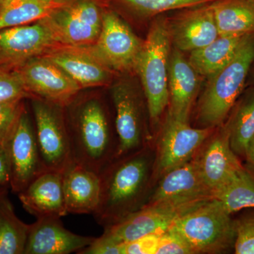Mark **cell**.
<instances>
[{"label": "cell", "instance_id": "e575fe53", "mask_svg": "<svg viewBox=\"0 0 254 254\" xmlns=\"http://www.w3.org/2000/svg\"><path fill=\"white\" fill-rule=\"evenodd\" d=\"M79 254H123V244L100 237L95 238L93 243L78 252Z\"/></svg>", "mask_w": 254, "mask_h": 254}, {"label": "cell", "instance_id": "7c38bea8", "mask_svg": "<svg viewBox=\"0 0 254 254\" xmlns=\"http://www.w3.org/2000/svg\"><path fill=\"white\" fill-rule=\"evenodd\" d=\"M115 110L118 148L115 159L138 151L145 138L143 110L140 95L127 83H119L111 91Z\"/></svg>", "mask_w": 254, "mask_h": 254}, {"label": "cell", "instance_id": "5bb4252c", "mask_svg": "<svg viewBox=\"0 0 254 254\" xmlns=\"http://www.w3.org/2000/svg\"><path fill=\"white\" fill-rule=\"evenodd\" d=\"M58 44L53 30L45 21L0 30V65L24 63Z\"/></svg>", "mask_w": 254, "mask_h": 254}, {"label": "cell", "instance_id": "2e32d148", "mask_svg": "<svg viewBox=\"0 0 254 254\" xmlns=\"http://www.w3.org/2000/svg\"><path fill=\"white\" fill-rule=\"evenodd\" d=\"M95 239L70 232L64 227L60 218L43 217L30 225L24 254L78 253Z\"/></svg>", "mask_w": 254, "mask_h": 254}, {"label": "cell", "instance_id": "836d02e7", "mask_svg": "<svg viewBox=\"0 0 254 254\" xmlns=\"http://www.w3.org/2000/svg\"><path fill=\"white\" fill-rule=\"evenodd\" d=\"M161 233H153L123 244V254H155Z\"/></svg>", "mask_w": 254, "mask_h": 254}, {"label": "cell", "instance_id": "f35d334b", "mask_svg": "<svg viewBox=\"0 0 254 254\" xmlns=\"http://www.w3.org/2000/svg\"><path fill=\"white\" fill-rule=\"evenodd\" d=\"M6 1V0H0V2H1V1Z\"/></svg>", "mask_w": 254, "mask_h": 254}, {"label": "cell", "instance_id": "3957f363", "mask_svg": "<svg viewBox=\"0 0 254 254\" xmlns=\"http://www.w3.org/2000/svg\"><path fill=\"white\" fill-rule=\"evenodd\" d=\"M254 63V34L239 48L228 63L209 77L200 98L198 119L202 127L223 125L247 84Z\"/></svg>", "mask_w": 254, "mask_h": 254}, {"label": "cell", "instance_id": "d6986e66", "mask_svg": "<svg viewBox=\"0 0 254 254\" xmlns=\"http://www.w3.org/2000/svg\"><path fill=\"white\" fill-rule=\"evenodd\" d=\"M18 195L23 208L36 218H62L68 214L64 197L63 174L44 171Z\"/></svg>", "mask_w": 254, "mask_h": 254}, {"label": "cell", "instance_id": "277c9868", "mask_svg": "<svg viewBox=\"0 0 254 254\" xmlns=\"http://www.w3.org/2000/svg\"><path fill=\"white\" fill-rule=\"evenodd\" d=\"M170 28L159 18L150 28L138 56L135 69L141 78L150 122L159 121L170 102L168 66L170 56Z\"/></svg>", "mask_w": 254, "mask_h": 254}, {"label": "cell", "instance_id": "8992f818", "mask_svg": "<svg viewBox=\"0 0 254 254\" xmlns=\"http://www.w3.org/2000/svg\"><path fill=\"white\" fill-rule=\"evenodd\" d=\"M213 198H181L146 203L120 221L105 227L102 235L116 243H126L144 235L162 233L175 220Z\"/></svg>", "mask_w": 254, "mask_h": 254}, {"label": "cell", "instance_id": "ac0fdd59", "mask_svg": "<svg viewBox=\"0 0 254 254\" xmlns=\"http://www.w3.org/2000/svg\"><path fill=\"white\" fill-rule=\"evenodd\" d=\"M42 56L59 66L81 88L103 86L111 77L112 70L91 49L66 47L49 50Z\"/></svg>", "mask_w": 254, "mask_h": 254}, {"label": "cell", "instance_id": "6da1fadb", "mask_svg": "<svg viewBox=\"0 0 254 254\" xmlns=\"http://www.w3.org/2000/svg\"><path fill=\"white\" fill-rule=\"evenodd\" d=\"M64 110L73 161L99 175L115 160L118 148L103 101L76 96Z\"/></svg>", "mask_w": 254, "mask_h": 254}, {"label": "cell", "instance_id": "f546056e", "mask_svg": "<svg viewBox=\"0 0 254 254\" xmlns=\"http://www.w3.org/2000/svg\"><path fill=\"white\" fill-rule=\"evenodd\" d=\"M235 253L254 254V212L244 214L235 220Z\"/></svg>", "mask_w": 254, "mask_h": 254}, {"label": "cell", "instance_id": "52a82bcc", "mask_svg": "<svg viewBox=\"0 0 254 254\" xmlns=\"http://www.w3.org/2000/svg\"><path fill=\"white\" fill-rule=\"evenodd\" d=\"M35 131L45 171L64 174L73 161L64 107L33 98Z\"/></svg>", "mask_w": 254, "mask_h": 254}, {"label": "cell", "instance_id": "e0dca14e", "mask_svg": "<svg viewBox=\"0 0 254 254\" xmlns=\"http://www.w3.org/2000/svg\"><path fill=\"white\" fill-rule=\"evenodd\" d=\"M199 76L180 50L175 48L172 51L168 66V118L189 123L190 110L199 89Z\"/></svg>", "mask_w": 254, "mask_h": 254}, {"label": "cell", "instance_id": "5b68a950", "mask_svg": "<svg viewBox=\"0 0 254 254\" xmlns=\"http://www.w3.org/2000/svg\"><path fill=\"white\" fill-rule=\"evenodd\" d=\"M222 203L211 198L175 220L170 229L176 231L194 254H220L234 248L235 220Z\"/></svg>", "mask_w": 254, "mask_h": 254}, {"label": "cell", "instance_id": "1f68e13d", "mask_svg": "<svg viewBox=\"0 0 254 254\" xmlns=\"http://www.w3.org/2000/svg\"><path fill=\"white\" fill-rule=\"evenodd\" d=\"M31 98L18 75L0 67V101Z\"/></svg>", "mask_w": 254, "mask_h": 254}, {"label": "cell", "instance_id": "d4e9b609", "mask_svg": "<svg viewBox=\"0 0 254 254\" xmlns=\"http://www.w3.org/2000/svg\"><path fill=\"white\" fill-rule=\"evenodd\" d=\"M226 127L230 146L238 157H245L247 144L254 135V88L234 105Z\"/></svg>", "mask_w": 254, "mask_h": 254}, {"label": "cell", "instance_id": "f1b7e54d", "mask_svg": "<svg viewBox=\"0 0 254 254\" xmlns=\"http://www.w3.org/2000/svg\"><path fill=\"white\" fill-rule=\"evenodd\" d=\"M133 9L145 14H155L169 10L205 4L213 0H123Z\"/></svg>", "mask_w": 254, "mask_h": 254}, {"label": "cell", "instance_id": "ab89813d", "mask_svg": "<svg viewBox=\"0 0 254 254\" xmlns=\"http://www.w3.org/2000/svg\"><path fill=\"white\" fill-rule=\"evenodd\" d=\"M253 83H254V77Z\"/></svg>", "mask_w": 254, "mask_h": 254}, {"label": "cell", "instance_id": "cb8c5ba5", "mask_svg": "<svg viewBox=\"0 0 254 254\" xmlns=\"http://www.w3.org/2000/svg\"><path fill=\"white\" fill-rule=\"evenodd\" d=\"M210 6L219 36L254 34V0H216Z\"/></svg>", "mask_w": 254, "mask_h": 254}, {"label": "cell", "instance_id": "4fadbf2b", "mask_svg": "<svg viewBox=\"0 0 254 254\" xmlns=\"http://www.w3.org/2000/svg\"><path fill=\"white\" fill-rule=\"evenodd\" d=\"M214 128H193L186 122L167 118L160 143L157 174L165 175L190 160L213 134Z\"/></svg>", "mask_w": 254, "mask_h": 254}, {"label": "cell", "instance_id": "d590c367", "mask_svg": "<svg viewBox=\"0 0 254 254\" xmlns=\"http://www.w3.org/2000/svg\"><path fill=\"white\" fill-rule=\"evenodd\" d=\"M10 175L9 163L4 145L0 143V188H9Z\"/></svg>", "mask_w": 254, "mask_h": 254}, {"label": "cell", "instance_id": "484cf974", "mask_svg": "<svg viewBox=\"0 0 254 254\" xmlns=\"http://www.w3.org/2000/svg\"><path fill=\"white\" fill-rule=\"evenodd\" d=\"M57 0H6L0 2V30L39 21L62 7Z\"/></svg>", "mask_w": 254, "mask_h": 254}, {"label": "cell", "instance_id": "74e56055", "mask_svg": "<svg viewBox=\"0 0 254 254\" xmlns=\"http://www.w3.org/2000/svg\"><path fill=\"white\" fill-rule=\"evenodd\" d=\"M7 189L0 188V199L4 195H7Z\"/></svg>", "mask_w": 254, "mask_h": 254}, {"label": "cell", "instance_id": "83f0119b", "mask_svg": "<svg viewBox=\"0 0 254 254\" xmlns=\"http://www.w3.org/2000/svg\"><path fill=\"white\" fill-rule=\"evenodd\" d=\"M30 225L14 213L7 195L0 199V254H24Z\"/></svg>", "mask_w": 254, "mask_h": 254}, {"label": "cell", "instance_id": "9a60e30c", "mask_svg": "<svg viewBox=\"0 0 254 254\" xmlns=\"http://www.w3.org/2000/svg\"><path fill=\"white\" fill-rule=\"evenodd\" d=\"M195 160L203 182L212 193L225 186L243 167L230 146L224 124Z\"/></svg>", "mask_w": 254, "mask_h": 254}, {"label": "cell", "instance_id": "9c48e42d", "mask_svg": "<svg viewBox=\"0 0 254 254\" xmlns=\"http://www.w3.org/2000/svg\"><path fill=\"white\" fill-rule=\"evenodd\" d=\"M31 98H37L65 107L80 93L81 87L53 62L35 57L15 71Z\"/></svg>", "mask_w": 254, "mask_h": 254}, {"label": "cell", "instance_id": "44dd1931", "mask_svg": "<svg viewBox=\"0 0 254 254\" xmlns=\"http://www.w3.org/2000/svg\"><path fill=\"white\" fill-rule=\"evenodd\" d=\"M202 197L213 198V193L203 182L196 160L191 158L164 175L147 203Z\"/></svg>", "mask_w": 254, "mask_h": 254}, {"label": "cell", "instance_id": "ba28073f", "mask_svg": "<svg viewBox=\"0 0 254 254\" xmlns=\"http://www.w3.org/2000/svg\"><path fill=\"white\" fill-rule=\"evenodd\" d=\"M2 143L9 163V188L18 194L45 171L26 108Z\"/></svg>", "mask_w": 254, "mask_h": 254}, {"label": "cell", "instance_id": "8fae6325", "mask_svg": "<svg viewBox=\"0 0 254 254\" xmlns=\"http://www.w3.org/2000/svg\"><path fill=\"white\" fill-rule=\"evenodd\" d=\"M102 17L97 5L81 0L60 7L44 18L58 43L65 46H89L95 43L102 27Z\"/></svg>", "mask_w": 254, "mask_h": 254}, {"label": "cell", "instance_id": "ffe728a7", "mask_svg": "<svg viewBox=\"0 0 254 254\" xmlns=\"http://www.w3.org/2000/svg\"><path fill=\"white\" fill-rule=\"evenodd\" d=\"M171 41L180 51H193L208 46L219 36L211 6L192 10L177 18L170 28Z\"/></svg>", "mask_w": 254, "mask_h": 254}, {"label": "cell", "instance_id": "4dcf8cb0", "mask_svg": "<svg viewBox=\"0 0 254 254\" xmlns=\"http://www.w3.org/2000/svg\"><path fill=\"white\" fill-rule=\"evenodd\" d=\"M24 99L0 101V143H3L26 108Z\"/></svg>", "mask_w": 254, "mask_h": 254}, {"label": "cell", "instance_id": "30bf717a", "mask_svg": "<svg viewBox=\"0 0 254 254\" xmlns=\"http://www.w3.org/2000/svg\"><path fill=\"white\" fill-rule=\"evenodd\" d=\"M143 42L121 18L107 12L103 14L101 31L91 50L110 69L125 72L135 69Z\"/></svg>", "mask_w": 254, "mask_h": 254}, {"label": "cell", "instance_id": "7a4b0ae2", "mask_svg": "<svg viewBox=\"0 0 254 254\" xmlns=\"http://www.w3.org/2000/svg\"><path fill=\"white\" fill-rule=\"evenodd\" d=\"M119 158L99 174V204L93 215L105 227L138 210L149 175V159L143 152Z\"/></svg>", "mask_w": 254, "mask_h": 254}, {"label": "cell", "instance_id": "603a6c76", "mask_svg": "<svg viewBox=\"0 0 254 254\" xmlns=\"http://www.w3.org/2000/svg\"><path fill=\"white\" fill-rule=\"evenodd\" d=\"M251 35L219 36L208 46L190 52L189 62L200 76L210 77L232 59Z\"/></svg>", "mask_w": 254, "mask_h": 254}, {"label": "cell", "instance_id": "8d00e7d4", "mask_svg": "<svg viewBox=\"0 0 254 254\" xmlns=\"http://www.w3.org/2000/svg\"><path fill=\"white\" fill-rule=\"evenodd\" d=\"M245 158L248 163V168L254 171V135L248 142Z\"/></svg>", "mask_w": 254, "mask_h": 254}, {"label": "cell", "instance_id": "d6a6232c", "mask_svg": "<svg viewBox=\"0 0 254 254\" xmlns=\"http://www.w3.org/2000/svg\"><path fill=\"white\" fill-rule=\"evenodd\" d=\"M193 254L191 247L176 231L169 228L162 232L155 254Z\"/></svg>", "mask_w": 254, "mask_h": 254}, {"label": "cell", "instance_id": "4316f807", "mask_svg": "<svg viewBox=\"0 0 254 254\" xmlns=\"http://www.w3.org/2000/svg\"><path fill=\"white\" fill-rule=\"evenodd\" d=\"M213 196L230 214L254 208V170L242 167L228 183L214 192Z\"/></svg>", "mask_w": 254, "mask_h": 254}, {"label": "cell", "instance_id": "7402d4cb", "mask_svg": "<svg viewBox=\"0 0 254 254\" xmlns=\"http://www.w3.org/2000/svg\"><path fill=\"white\" fill-rule=\"evenodd\" d=\"M63 192L68 213L93 214L99 204V175L74 163L63 174Z\"/></svg>", "mask_w": 254, "mask_h": 254}]
</instances>
